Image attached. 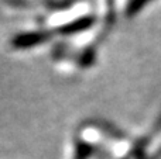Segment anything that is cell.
I'll return each mask as SVG.
<instances>
[{"mask_svg":"<svg viewBox=\"0 0 161 159\" xmlns=\"http://www.w3.org/2000/svg\"><path fill=\"white\" fill-rule=\"evenodd\" d=\"M45 39H47L45 31H34V33H25L21 35H17L13 44L17 48H33L36 45L41 44Z\"/></svg>","mask_w":161,"mask_h":159,"instance_id":"1","label":"cell"},{"mask_svg":"<svg viewBox=\"0 0 161 159\" xmlns=\"http://www.w3.org/2000/svg\"><path fill=\"white\" fill-rule=\"evenodd\" d=\"M148 2L150 0H130L127 4V14L129 16H133V14L139 13Z\"/></svg>","mask_w":161,"mask_h":159,"instance_id":"2","label":"cell"},{"mask_svg":"<svg viewBox=\"0 0 161 159\" xmlns=\"http://www.w3.org/2000/svg\"><path fill=\"white\" fill-rule=\"evenodd\" d=\"M10 2L20 6H25V7H33V6H41L44 0H10Z\"/></svg>","mask_w":161,"mask_h":159,"instance_id":"3","label":"cell"}]
</instances>
